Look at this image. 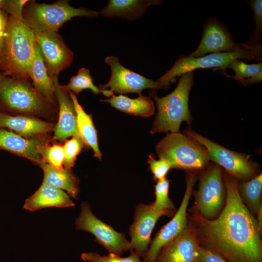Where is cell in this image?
Listing matches in <instances>:
<instances>
[{
    "label": "cell",
    "instance_id": "obj_1",
    "mask_svg": "<svg viewBox=\"0 0 262 262\" xmlns=\"http://www.w3.org/2000/svg\"><path fill=\"white\" fill-rule=\"evenodd\" d=\"M226 204L211 220L193 212V230L201 246L212 250L228 262H262V244L257 222L244 204L238 180L226 173Z\"/></svg>",
    "mask_w": 262,
    "mask_h": 262
},
{
    "label": "cell",
    "instance_id": "obj_2",
    "mask_svg": "<svg viewBox=\"0 0 262 262\" xmlns=\"http://www.w3.org/2000/svg\"><path fill=\"white\" fill-rule=\"evenodd\" d=\"M34 32L23 21L7 17L0 70L15 79L28 80L35 54Z\"/></svg>",
    "mask_w": 262,
    "mask_h": 262
},
{
    "label": "cell",
    "instance_id": "obj_3",
    "mask_svg": "<svg viewBox=\"0 0 262 262\" xmlns=\"http://www.w3.org/2000/svg\"><path fill=\"white\" fill-rule=\"evenodd\" d=\"M194 72L181 75L175 89L164 97L159 98L153 91L150 93L157 108V113L150 130L151 134L178 132L183 121L191 124L192 116L188 100L194 84Z\"/></svg>",
    "mask_w": 262,
    "mask_h": 262
},
{
    "label": "cell",
    "instance_id": "obj_4",
    "mask_svg": "<svg viewBox=\"0 0 262 262\" xmlns=\"http://www.w3.org/2000/svg\"><path fill=\"white\" fill-rule=\"evenodd\" d=\"M52 104L32 86L28 80L0 73V112L45 117L52 112Z\"/></svg>",
    "mask_w": 262,
    "mask_h": 262
},
{
    "label": "cell",
    "instance_id": "obj_5",
    "mask_svg": "<svg viewBox=\"0 0 262 262\" xmlns=\"http://www.w3.org/2000/svg\"><path fill=\"white\" fill-rule=\"evenodd\" d=\"M155 149L159 158L167 160L172 168L198 171L206 168L210 160L202 145L180 132L168 133Z\"/></svg>",
    "mask_w": 262,
    "mask_h": 262
},
{
    "label": "cell",
    "instance_id": "obj_6",
    "mask_svg": "<svg viewBox=\"0 0 262 262\" xmlns=\"http://www.w3.org/2000/svg\"><path fill=\"white\" fill-rule=\"evenodd\" d=\"M99 14L83 7L74 8L67 0L49 4L29 0L23 8V22L34 33H58L64 23L75 16L96 18Z\"/></svg>",
    "mask_w": 262,
    "mask_h": 262
},
{
    "label": "cell",
    "instance_id": "obj_7",
    "mask_svg": "<svg viewBox=\"0 0 262 262\" xmlns=\"http://www.w3.org/2000/svg\"><path fill=\"white\" fill-rule=\"evenodd\" d=\"M237 59L262 61V44L251 45L233 52L213 53L198 57L181 56L173 66L157 81L169 87L170 82L176 77L185 73L199 68H226Z\"/></svg>",
    "mask_w": 262,
    "mask_h": 262
},
{
    "label": "cell",
    "instance_id": "obj_8",
    "mask_svg": "<svg viewBox=\"0 0 262 262\" xmlns=\"http://www.w3.org/2000/svg\"><path fill=\"white\" fill-rule=\"evenodd\" d=\"M184 133L202 145L207 151L210 160L237 180H247L257 173L258 165L250 160L249 155L228 149L190 129Z\"/></svg>",
    "mask_w": 262,
    "mask_h": 262
},
{
    "label": "cell",
    "instance_id": "obj_9",
    "mask_svg": "<svg viewBox=\"0 0 262 262\" xmlns=\"http://www.w3.org/2000/svg\"><path fill=\"white\" fill-rule=\"evenodd\" d=\"M223 177L221 167L215 164L209 166L200 178L193 210L206 219L215 218L223 205L225 188Z\"/></svg>",
    "mask_w": 262,
    "mask_h": 262
},
{
    "label": "cell",
    "instance_id": "obj_10",
    "mask_svg": "<svg viewBox=\"0 0 262 262\" xmlns=\"http://www.w3.org/2000/svg\"><path fill=\"white\" fill-rule=\"evenodd\" d=\"M104 62L110 66L111 77L106 83L100 84L98 88L106 97H111L115 93L120 95L136 93L140 95L146 89L166 90L168 88L158 81L147 79L124 67L116 56H107Z\"/></svg>",
    "mask_w": 262,
    "mask_h": 262
},
{
    "label": "cell",
    "instance_id": "obj_11",
    "mask_svg": "<svg viewBox=\"0 0 262 262\" xmlns=\"http://www.w3.org/2000/svg\"><path fill=\"white\" fill-rule=\"evenodd\" d=\"M81 213L76 218L77 229L92 233L95 240L106 248L109 253L120 256L130 250V242L125 234L119 232L109 225L97 218L93 213L89 203L83 202L81 205Z\"/></svg>",
    "mask_w": 262,
    "mask_h": 262
},
{
    "label": "cell",
    "instance_id": "obj_12",
    "mask_svg": "<svg viewBox=\"0 0 262 262\" xmlns=\"http://www.w3.org/2000/svg\"><path fill=\"white\" fill-rule=\"evenodd\" d=\"M196 180L193 173L186 176V186L183 199L178 210L172 219L164 226L151 241L143 262H154L162 248L179 236L188 227L187 209L193 187Z\"/></svg>",
    "mask_w": 262,
    "mask_h": 262
},
{
    "label": "cell",
    "instance_id": "obj_13",
    "mask_svg": "<svg viewBox=\"0 0 262 262\" xmlns=\"http://www.w3.org/2000/svg\"><path fill=\"white\" fill-rule=\"evenodd\" d=\"M236 43L227 26L215 17L208 18L203 26L200 42L189 56L198 57L208 53L231 52L249 47Z\"/></svg>",
    "mask_w": 262,
    "mask_h": 262
},
{
    "label": "cell",
    "instance_id": "obj_14",
    "mask_svg": "<svg viewBox=\"0 0 262 262\" xmlns=\"http://www.w3.org/2000/svg\"><path fill=\"white\" fill-rule=\"evenodd\" d=\"M35 42L42 54L49 75L58 76L68 68L73 60V53L58 33H34Z\"/></svg>",
    "mask_w": 262,
    "mask_h": 262
},
{
    "label": "cell",
    "instance_id": "obj_15",
    "mask_svg": "<svg viewBox=\"0 0 262 262\" xmlns=\"http://www.w3.org/2000/svg\"><path fill=\"white\" fill-rule=\"evenodd\" d=\"M165 213L157 211L152 203L140 204L136 206L134 220L129 229L131 248L140 257L147 253L150 243L152 231L158 220Z\"/></svg>",
    "mask_w": 262,
    "mask_h": 262
},
{
    "label": "cell",
    "instance_id": "obj_16",
    "mask_svg": "<svg viewBox=\"0 0 262 262\" xmlns=\"http://www.w3.org/2000/svg\"><path fill=\"white\" fill-rule=\"evenodd\" d=\"M198 246L193 230L188 226L179 236L162 248L154 262H201Z\"/></svg>",
    "mask_w": 262,
    "mask_h": 262
},
{
    "label": "cell",
    "instance_id": "obj_17",
    "mask_svg": "<svg viewBox=\"0 0 262 262\" xmlns=\"http://www.w3.org/2000/svg\"><path fill=\"white\" fill-rule=\"evenodd\" d=\"M52 78L55 98L59 109L58 120L54 128L53 138L61 141L71 136H77L81 138L77 127L75 107L69 92L65 89L63 85L59 84L58 76Z\"/></svg>",
    "mask_w": 262,
    "mask_h": 262
},
{
    "label": "cell",
    "instance_id": "obj_18",
    "mask_svg": "<svg viewBox=\"0 0 262 262\" xmlns=\"http://www.w3.org/2000/svg\"><path fill=\"white\" fill-rule=\"evenodd\" d=\"M0 128L7 129L29 138L38 137L50 132L54 129V126L33 116L12 115L0 111Z\"/></svg>",
    "mask_w": 262,
    "mask_h": 262
},
{
    "label": "cell",
    "instance_id": "obj_19",
    "mask_svg": "<svg viewBox=\"0 0 262 262\" xmlns=\"http://www.w3.org/2000/svg\"><path fill=\"white\" fill-rule=\"evenodd\" d=\"M47 143L38 137L27 138L6 129L0 128V149L25 157L37 164L42 161L37 147Z\"/></svg>",
    "mask_w": 262,
    "mask_h": 262
},
{
    "label": "cell",
    "instance_id": "obj_20",
    "mask_svg": "<svg viewBox=\"0 0 262 262\" xmlns=\"http://www.w3.org/2000/svg\"><path fill=\"white\" fill-rule=\"evenodd\" d=\"M74 206L69 196L63 190L42 183L38 189L26 199L23 208L33 212L48 207Z\"/></svg>",
    "mask_w": 262,
    "mask_h": 262
},
{
    "label": "cell",
    "instance_id": "obj_21",
    "mask_svg": "<svg viewBox=\"0 0 262 262\" xmlns=\"http://www.w3.org/2000/svg\"><path fill=\"white\" fill-rule=\"evenodd\" d=\"M160 0H109L99 14L106 17H118L134 20L141 17L147 8L159 5Z\"/></svg>",
    "mask_w": 262,
    "mask_h": 262
},
{
    "label": "cell",
    "instance_id": "obj_22",
    "mask_svg": "<svg viewBox=\"0 0 262 262\" xmlns=\"http://www.w3.org/2000/svg\"><path fill=\"white\" fill-rule=\"evenodd\" d=\"M38 165L44 172L42 183L65 190L73 198H78L79 181L70 170L56 167L43 161Z\"/></svg>",
    "mask_w": 262,
    "mask_h": 262
},
{
    "label": "cell",
    "instance_id": "obj_23",
    "mask_svg": "<svg viewBox=\"0 0 262 262\" xmlns=\"http://www.w3.org/2000/svg\"><path fill=\"white\" fill-rule=\"evenodd\" d=\"M35 54L29 73L34 88L47 100L54 103L56 98L53 78L48 73L39 48L35 43Z\"/></svg>",
    "mask_w": 262,
    "mask_h": 262
},
{
    "label": "cell",
    "instance_id": "obj_24",
    "mask_svg": "<svg viewBox=\"0 0 262 262\" xmlns=\"http://www.w3.org/2000/svg\"><path fill=\"white\" fill-rule=\"evenodd\" d=\"M112 107L126 114L141 117H148L154 114L153 101L147 96L140 95L134 98L123 95H112L108 99L101 100Z\"/></svg>",
    "mask_w": 262,
    "mask_h": 262
},
{
    "label": "cell",
    "instance_id": "obj_25",
    "mask_svg": "<svg viewBox=\"0 0 262 262\" xmlns=\"http://www.w3.org/2000/svg\"><path fill=\"white\" fill-rule=\"evenodd\" d=\"M69 94L75 107L77 127L80 137L84 144L92 149L94 156L101 160V153L98 147L97 132L92 116L83 110L79 103L76 96L70 92Z\"/></svg>",
    "mask_w": 262,
    "mask_h": 262
},
{
    "label": "cell",
    "instance_id": "obj_26",
    "mask_svg": "<svg viewBox=\"0 0 262 262\" xmlns=\"http://www.w3.org/2000/svg\"><path fill=\"white\" fill-rule=\"evenodd\" d=\"M227 68L232 69L234 74L229 76L239 81L245 86L253 84L262 81V63L248 64L241 59L234 60Z\"/></svg>",
    "mask_w": 262,
    "mask_h": 262
},
{
    "label": "cell",
    "instance_id": "obj_27",
    "mask_svg": "<svg viewBox=\"0 0 262 262\" xmlns=\"http://www.w3.org/2000/svg\"><path fill=\"white\" fill-rule=\"evenodd\" d=\"M240 194H242L249 209L257 213L262 207L261 198L262 191V173L247 181L238 184Z\"/></svg>",
    "mask_w": 262,
    "mask_h": 262
},
{
    "label": "cell",
    "instance_id": "obj_28",
    "mask_svg": "<svg viewBox=\"0 0 262 262\" xmlns=\"http://www.w3.org/2000/svg\"><path fill=\"white\" fill-rule=\"evenodd\" d=\"M169 180L166 178L158 180L155 185V200L152 203L154 210L172 215L175 211L174 204L168 196Z\"/></svg>",
    "mask_w": 262,
    "mask_h": 262
},
{
    "label": "cell",
    "instance_id": "obj_29",
    "mask_svg": "<svg viewBox=\"0 0 262 262\" xmlns=\"http://www.w3.org/2000/svg\"><path fill=\"white\" fill-rule=\"evenodd\" d=\"M63 86L67 91L75 95L82 90L88 89H90L95 95L100 93L99 88L93 83V79L89 70L85 67L79 69L77 74L70 78L67 85Z\"/></svg>",
    "mask_w": 262,
    "mask_h": 262
},
{
    "label": "cell",
    "instance_id": "obj_30",
    "mask_svg": "<svg viewBox=\"0 0 262 262\" xmlns=\"http://www.w3.org/2000/svg\"><path fill=\"white\" fill-rule=\"evenodd\" d=\"M37 152L43 162L56 167L63 168L64 153L63 146L58 144L50 146L45 143L37 147Z\"/></svg>",
    "mask_w": 262,
    "mask_h": 262
},
{
    "label": "cell",
    "instance_id": "obj_31",
    "mask_svg": "<svg viewBox=\"0 0 262 262\" xmlns=\"http://www.w3.org/2000/svg\"><path fill=\"white\" fill-rule=\"evenodd\" d=\"M130 251V255L126 257L111 253L101 256L95 252H84L81 254V259L88 262H143L136 252L133 250Z\"/></svg>",
    "mask_w": 262,
    "mask_h": 262
},
{
    "label": "cell",
    "instance_id": "obj_32",
    "mask_svg": "<svg viewBox=\"0 0 262 262\" xmlns=\"http://www.w3.org/2000/svg\"><path fill=\"white\" fill-rule=\"evenodd\" d=\"M82 140L77 136L67 140L63 146L64 153V168L70 170L74 166L77 156L84 146Z\"/></svg>",
    "mask_w": 262,
    "mask_h": 262
},
{
    "label": "cell",
    "instance_id": "obj_33",
    "mask_svg": "<svg viewBox=\"0 0 262 262\" xmlns=\"http://www.w3.org/2000/svg\"><path fill=\"white\" fill-rule=\"evenodd\" d=\"M246 1L252 8L255 27L249 39L245 43L250 46L258 45L260 44L262 38V0H251Z\"/></svg>",
    "mask_w": 262,
    "mask_h": 262
},
{
    "label": "cell",
    "instance_id": "obj_34",
    "mask_svg": "<svg viewBox=\"0 0 262 262\" xmlns=\"http://www.w3.org/2000/svg\"><path fill=\"white\" fill-rule=\"evenodd\" d=\"M147 163L153 174L154 180L157 181L166 178L167 173L172 168L170 163L167 160L161 158L156 160L151 155L149 156Z\"/></svg>",
    "mask_w": 262,
    "mask_h": 262
},
{
    "label": "cell",
    "instance_id": "obj_35",
    "mask_svg": "<svg viewBox=\"0 0 262 262\" xmlns=\"http://www.w3.org/2000/svg\"><path fill=\"white\" fill-rule=\"evenodd\" d=\"M28 1L26 0H5L3 9L10 16L23 21V8Z\"/></svg>",
    "mask_w": 262,
    "mask_h": 262
},
{
    "label": "cell",
    "instance_id": "obj_36",
    "mask_svg": "<svg viewBox=\"0 0 262 262\" xmlns=\"http://www.w3.org/2000/svg\"><path fill=\"white\" fill-rule=\"evenodd\" d=\"M201 262H228L217 253L199 245L198 247Z\"/></svg>",
    "mask_w": 262,
    "mask_h": 262
},
{
    "label": "cell",
    "instance_id": "obj_37",
    "mask_svg": "<svg viewBox=\"0 0 262 262\" xmlns=\"http://www.w3.org/2000/svg\"><path fill=\"white\" fill-rule=\"evenodd\" d=\"M8 16L5 13L0 10V65L1 60L3 47Z\"/></svg>",
    "mask_w": 262,
    "mask_h": 262
},
{
    "label": "cell",
    "instance_id": "obj_38",
    "mask_svg": "<svg viewBox=\"0 0 262 262\" xmlns=\"http://www.w3.org/2000/svg\"><path fill=\"white\" fill-rule=\"evenodd\" d=\"M262 207L259 209L258 212L257 213V219L256 221L258 223V225L259 228V229L261 232H262Z\"/></svg>",
    "mask_w": 262,
    "mask_h": 262
},
{
    "label": "cell",
    "instance_id": "obj_39",
    "mask_svg": "<svg viewBox=\"0 0 262 262\" xmlns=\"http://www.w3.org/2000/svg\"><path fill=\"white\" fill-rule=\"evenodd\" d=\"M5 0H0V10L3 9L4 5Z\"/></svg>",
    "mask_w": 262,
    "mask_h": 262
}]
</instances>
